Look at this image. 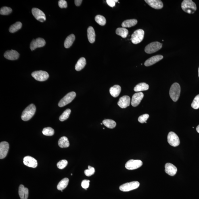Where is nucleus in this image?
Instances as JSON below:
<instances>
[{
    "label": "nucleus",
    "mask_w": 199,
    "mask_h": 199,
    "mask_svg": "<svg viewBox=\"0 0 199 199\" xmlns=\"http://www.w3.org/2000/svg\"><path fill=\"white\" fill-rule=\"evenodd\" d=\"M32 13L34 18L37 20L43 22L46 20V16L43 11L37 8L32 9Z\"/></svg>",
    "instance_id": "f8f14e48"
},
{
    "label": "nucleus",
    "mask_w": 199,
    "mask_h": 199,
    "mask_svg": "<svg viewBox=\"0 0 199 199\" xmlns=\"http://www.w3.org/2000/svg\"><path fill=\"white\" fill-rule=\"evenodd\" d=\"M137 23V20L135 19L126 20L122 23V26L124 28H131L136 25Z\"/></svg>",
    "instance_id": "bb28decb"
},
{
    "label": "nucleus",
    "mask_w": 199,
    "mask_h": 199,
    "mask_svg": "<svg viewBox=\"0 0 199 199\" xmlns=\"http://www.w3.org/2000/svg\"><path fill=\"white\" fill-rule=\"evenodd\" d=\"M103 124V123H101V125H102Z\"/></svg>",
    "instance_id": "de8ad7c7"
},
{
    "label": "nucleus",
    "mask_w": 199,
    "mask_h": 199,
    "mask_svg": "<svg viewBox=\"0 0 199 199\" xmlns=\"http://www.w3.org/2000/svg\"><path fill=\"white\" fill-rule=\"evenodd\" d=\"M140 184L139 182L137 181H132L131 182L126 183L121 185L120 189L123 192H128V191L134 190L138 188Z\"/></svg>",
    "instance_id": "0eeeda50"
},
{
    "label": "nucleus",
    "mask_w": 199,
    "mask_h": 199,
    "mask_svg": "<svg viewBox=\"0 0 199 199\" xmlns=\"http://www.w3.org/2000/svg\"><path fill=\"white\" fill-rule=\"evenodd\" d=\"M54 130L51 127L44 128L42 131L43 134L47 136H51L54 134Z\"/></svg>",
    "instance_id": "72a5a7b5"
},
{
    "label": "nucleus",
    "mask_w": 199,
    "mask_h": 199,
    "mask_svg": "<svg viewBox=\"0 0 199 199\" xmlns=\"http://www.w3.org/2000/svg\"><path fill=\"white\" fill-rule=\"evenodd\" d=\"M36 107L33 104H31L27 107L23 112L21 118L24 121H28L32 118L35 113Z\"/></svg>",
    "instance_id": "f03ea898"
},
{
    "label": "nucleus",
    "mask_w": 199,
    "mask_h": 199,
    "mask_svg": "<svg viewBox=\"0 0 199 199\" xmlns=\"http://www.w3.org/2000/svg\"><path fill=\"white\" fill-rule=\"evenodd\" d=\"M88 168V169L85 170V171H84V173H85L86 176L89 177L94 175V174L95 173V169L94 168L90 166H89Z\"/></svg>",
    "instance_id": "4c0bfd02"
},
{
    "label": "nucleus",
    "mask_w": 199,
    "mask_h": 199,
    "mask_svg": "<svg viewBox=\"0 0 199 199\" xmlns=\"http://www.w3.org/2000/svg\"><path fill=\"white\" fill-rule=\"evenodd\" d=\"M59 146L61 148H66L70 146V143L66 137H63L59 140Z\"/></svg>",
    "instance_id": "a878e982"
},
{
    "label": "nucleus",
    "mask_w": 199,
    "mask_h": 199,
    "mask_svg": "<svg viewBox=\"0 0 199 199\" xmlns=\"http://www.w3.org/2000/svg\"><path fill=\"white\" fill-rule=\"evenodd\" d=\"M32 75L36 80L40 82L45 81L49 77V74L43 70L34 71L32 73Z\"/></svg>",
    "instance_id": "6e6552de"
},
{
    "label": "nucleus",
    "mask_w": 199,
    "mask_h": 199,
    "mask_svg": "<svg viewBox=\"0 0 199 199\" xmlns=\"http://www.w3.org/2000/svg\"><path fill=\"white\" fill-rule=\"evenodd\" d=\"M86 64H87V62L85 58L83 57L80 58L76 65L75 66L76 70L78 71L81 70L85 67Z\"/></svg>",
    "instance_id": "393cba45"
},
{
    "label": "nucleus",
    "mask_w": 199,
    "mask_h": 199,
    "mask_svg": "<svg viewBox=\"0 0 199 199\" xmlns=\"http://www.w3.org/2000/svg\"><path fill=\"white\" fill-rule=\"evenodd\" d=\"M58 5L61 8H66L67 7V3L65 0H60L58 2Z\"/></svg>",
    "instance_id": "79ce46f5"
},
{
    "label": "nucleus",
    "mask_w": 199,
    "mask_h": 199,
    "mask_svg": "<svg viewBox=\"0 0 199 199\" xmlns=\"http://www.w3.org/2000/svg\"><path fill=\"white\" fill-rule=\"evenodd\" d=\"M76 93L74 91L68 93L58 103V106L60 108L65 106L72 102L75 98Z\"/></svg>",
    "instance_id": "423d86ee"
},
{
    "label": "nucleus",
    "mask_w": 199,
    "mask_h": 199,
    "mask_svg": "<svg viewBox=\"0 0 199 199\" xmlns=\"http://www.w3.org/2000/svg\"><path fill=\"white\" fill-rule=\"evenodd\" d=\"M181 88L179 83H175L170 87L169 94L170 98L175 102H176L179 98L180 94Z\"/></svg>",
    "instance_id": "7ed1b4c3"
},
{
    "label": "nucleus",
    "mask_w": 199,
    "mask_h": 199,
    "mask_svg": "<svg viewBox=\"0 0 199 199\" xmlns=\"http://www.w3.org/2000/svg\"><path fill=\"white\" fill-rule=\"evenodd\" d=\"M82 0H75L74 1V3L76 6H79L82 3Z\"/></svg>",
    "instance_id": "c03bdc74"
},
{
    "label": "nucleus",
    "mask_w": 199,
    "mask_h": 199,
    "mask_svg": "<svg viewBox=\"0 0 199 199\" xmlns=\"http://www.w3.org/2000/svg\"><path fill=\"white\" fill-rule=\"evenodd\" d=\"M23 163L24 165L28 167L36 168L38 165L37 160L30 156H26L23 159Z\"/></svg>",
    "instance_id": "4468645a"
},
{
    "label": "nucleus",
    "mask_w": 199,
    "mask_h": 199,
    "mask_svg": "<svg viewBox=\"0 0 199 199\" xmlns=\"http://www.w3.org/2000/svg\"><path fill=\"white\" fill-rule=\"evenodd\" d=\"M196 130L197 132L198 133H199V125L197 126V127Z\"/></svg>",
    "instance_id": "a18cd8bd"
},
{
    "label": "nucleus",
    "mask_w": 199,
    "mask_h": 199,
    "mask_svg": "<svg viewBox=\"0 0 199 199\" xmlns=\"http://www.w3.org/2000/svg\"><path fill=\"white\" fill-rule=\"evenodd\" d=\"M145 2L152 8L160 9L163 6V3L160 0H145Z\"/></svg>",
    "instance_id": "a211bd4d"
},
{
    "label": "nucleus",
    "mask_w": 199,
    "mask_h": 199,
    "mask_svg": "<svg viewBox=\"0 0 199 199\" xmlns=\"http://www.w3.org/2000/svg\"><path fill=\"white\" fill-rule=\"evenodd\" d=\"M192 108L195 109L199 108V95L195 97L191 105Z\"/></svg>",
    "instance_id": "e433bc0d"
},
{
    "label": "nucleus",
    "mask_w": 199,
    "mask_h": 199,
    "mask_svg": "<svg viewBox=\"0 0 199 199\" xmlns=\"http://www.w3.org/2000/svg\"><path fill=\"white\" fill-rule=\"evenodd\" d=\"M149 88L148 84L145 83H141L136 86L134 88V91L135 92H141L147 91Z\"/></svg>",
    "instance_id": "c85d7f7f"
},
{
    "label": "nucleus",
    "mask_w": 199,
    "mask_h": 199,
    "mask_svg": "<svg viewBox=\"0 0 199 199\" xmlns=\"http://www.w3.org/2000/svg\"><path fill=\"white\" fill-rule=\"evenodd\" d=\"M71 113V110L70 109H67L66 111H65L62 115L59 118V120L61 121H64L66 120L69 117Z\"/></svg>",
    "instance_id": "f704fd0d"
},
{
    "label": "nucleus",
    "mask_w": 199,
    "mask_h": 199,
    "mask_svg": "<svg viewBox=\"0 0 199 199\" xmlns=\"http://www.w3.org/2000/svg\"><path fill=\"white\" fill-rule=\"evenodd\" d=\"M75 39V36L74 34H70L66 38L64 42V47L66 49L69 48L73 44Z\"/></svg>",
    "instance_id": "b1692460"
},
{
    "label": "nucleus",
    "mask_w": 199,
    "mask_h": 199,
    "mask_svg": "<svg viewBox=\"0 0 199 199\" xmlns=\"http://www.w3.org/2000/svg\"><path fill=\"white\" fill-rule=\"evenodd\" d=\"M95 20L97 23L101 26H104L106 24V19L104 17L100 15H97L95 18Z\"/></svg>",
    "instance_id": "473e14b6"
},
{
    "label": "nucleus",
    "mask_w": 199,
    "mask_h": 199,
    "mask_svg": "<svg viewBox=\"0 0 199 199\" xmlns=\"http://www.w3.org/2000/svg\"><path fill=\"white\" fill-rule=\"evenodd\" d=\"M131 103V99L128 95H124L120 99L118 105L120 108H125L129 106Z\"/></svg>",
    "instance_id": "dca6fc26"
},
{
    "label": "nucleus",
    "mask_w": 199,
    "mask_h": 199,
    "mask_svg": "<svg viewBox=\"0 0 199 199\" xmlns=\"http://www.w3.org/2000/svg\"><path fill=\"white\" fill-rule=\"evenodd\" d=\"M22 23L20 22H17L10 27L9 29V32L11 33H14L21 29L22 27Z\"/></svg>",
    "instance_id": "2f4dec72"
},
{
    "label": "nucleus",
    "mask_w": 199,
    "mask_h": 199,
    "mask_svg": "<svg viewBox=\"0 0 199 199\" xmlns=\"http://www.w3.org/2000/svg\"><path fill=\"white\" fill-rule=\"evenodd\" d=\"M71 175L72 176V174H71Z\"/></svg>",
    "instance_id": "09e8293b"
},
{
    "label": "nucleus",
    "mask_w": 199,
    "mask_h": 199,
    "mask_svg": "<svg viewBox=\"0 0 199 199\" xmlns=\"http://www.w3.org/2000/svg\"><path fill=\"white\" fill-rule=\"evenodd\" d=\"M9 143L6 141L2 142L0 143V159H3L6 156L9 149Z\"/></svg>",
    "instance_id": "ddd939ff"
},
{
    "label": "nucleus",
    "mask_w": 199,
    "mask_h": 199,
    "mask_svg": "<svg viewBox=\"0 0 199 199\" xmlns=\"http://www.w3.org/2000/svg\"><path fill=\"white\" fill-rule=\"evenodd\" d=\"M162 55H157L149 58L145 61L144 65L145 66H149L156 64L163 58Z\"/></svg>",
    "instance_id": "6ab92c4d"
},
{
    "label": "nucleus",
    "mask_w": 199,
    "mask_h": 199,
    "mask_svg": "<svg viewBox=\"0 0 199 199\" xmlns=\"http://www.w3.org/2000/svg\"><path fill=\"white\" fill-rule=\"evenodd\" d=\"M162 47V44L158 42H154L149 44L145 48V51L148 54L154 53L159 50Z\"/></svg>",
    "instance_id": "20e7f679"
},
{
    "label": "nucleus",
    "mask_w": 199,
    "mask_h": 199,
    "mask_svg": "<svg viewBox=\"0 0 199 199\" xmlns=\"http://www.w3.org/2000/svg\"><path fill=\"white\" fill-rule=\"evenodd\" d=\"M69 182V180L67 178H65L61 180L57 185V189L62 192V190L67 187Z\"/></svg>",
    "instance_id": "cd10ccee"
},
{
    "label": "nucleus",
    "mask_w": 199,
    "mask_h": 199,
    "mask_svg": "<svg viewBox=\"0 0 199 199\" xmlns=\"http://www.w3.org/2000/svg\"><path fill=\"white\" fill-rule=\"evenodd\" d=\"M145 32L142 29L135 31L132 34L131 40L132 43L135 44L140 43L144 38Z\"/></svg>",
    "instance_id": "39448f33"
},
{
    "label": "nucleus",
    "mask_w": 199,
    "mask_h": 199,
    "mask_svg": "<svg viewBox=\"0 0 199 199\" xmlns=\"http://www.w3.org/2000/svg\"><path fill=\"white\" fill-rule=\"evenodd\" d=\"M116 33L123 38H125L129 34V31L125 28H118L116 30Z\"/></svg>",
    "instance_id": "c756f323"
},
{
    "label": "nucleus",
    "mask_w": 199,
    "mask_h": 199,
    "mask_svg": "<svg viewBox=\"0 0 199 199\" xmlns=\"http://www.w3.org/2000/svg\"><path fill=\"white\" fill-rule=\"evenodd\" d=\"M149 118V115L148 114H144L139 116L138 118V121L141 123H146V121Z\"/></svg>",
    "instance_id": "ea45409f"
},
{
    "label": "nucleus",
    "mask_w": 199,
    "mask_h": 199,
    "mask_svg": "<svg viewBox=\"0 0 199 199\" xmlns=\"http://www.w3.org/2000/svg\"><path fill=\"white\" fill-rule=\"evenodd\" d=\"M143 97H144V95L141 92L134 94L132 99L131 102L132 106L134 107L138 106L143 98Z\"/></svg>",
    "instance_id": "2eb2a0df"
},
{
    "label": "nucleus",
    "mask_w": 199,
    "mask_h": 199,
    "mask_svg": "<svg viewBox=\"0 0 199 199\" xmlns=\"http://www.w3.org/2000/svg\"><path fill=\"white\" fill-rule=\"evenodd\" d=\"M68 162L66 160H62L59 162L57 164V166L59 169H64L67 165Z\"/></svg>",
    "instance_id": "58836bf2"
},
{
    "label": "nucleus",
    "mask_w": 199,
    "mask_h": 199,
    "mask_svg": "<svg viewBox=\"0 0 199 199\" xmlns=\"http://www.w3.org/2000/svg\"><path fill=\"white\" fill-rule=\"evenodd\" d=\"M46 42L45 40L42 38H39L32 40L30 45V49L32 51L38 48L44 46Z\"/></svg>",
    "instance_id": "9b49d317"
},
{
    "label": "nucleus",
    "mask_w": 199,
    "mask_h": 199,
    "mask_svg": "<svg viewBox=\"0 0 199 199\" xmlns=\"http://www.w3.org/2000/svg\"><path fill=\"white\" fill-rule=\"evenodd\" d=\"M121 87L118 85H115L113 87H111L110 89V95L112 97H116L119 96L121 91Z\"/></svg>",
    "instance_id": "5701e85b"
},
{
    "label": "nucleus",
    "mask_w": 199,
    "mask_h": 199,
    "mask_svg": "<svg viewBox=\"0 0 199 199\" xmlns=\"http://www.w3.org/2000/svg\"><path fill=\"white\" fill-rule=\"evenodd\" d=\"M12 9L10 7H3L0 10V14L3 15H7L10 14L12 12Z\"/></svg>",
    "instance_id": "c9c22d12"
},
{
    "label": "nucleus",
    "mask_w": 199,
    "mask_h": 199,
    "mask_svg": "<svg viewBox=\"0 0 199 199\" xmlns=\"http://www.w3.org/2000/svg\"><path fill=\"white\" fill-rule=\"evenodd\" d=\"M118 2V0H107L106 2L110 7H114L115 6L116 3Z\"/></svg>",
    "instance_id": "37998d69"
},
{
    "label": "nucleus",
    "mask_w": 199,
    "mask_h": 199,
    "mask_svg": "<svg viewBox=\"0 0 199 199\" xmlns=\"http://www.w3.org/2000/svg\"><path fill=\"white\" fill-rule=\"evenodd\" d=\"M103 123L106 127L110 129H114L116 125V122L112 120H104L103 121Z\"/></svg>",
    "instance_id": "7c9ffc66"
},
{
    "label": "nucleus",
    "mask_w": 199,
    "mask_h": 199,
    "mask_svg": "<svg viewBox=\"0 0 199 199\" xmlns=\"http://www.w3.org/2000/svg\"><path fill=\"white\" fill-rule=\"evenodd\" d=\"M167 141L171 146L174 147L178 146L180 144L179 137L173 132H170L167 136Z\"/></svg>",
    "instance_id": "1a4fd4ad"
},
{
    "label": "nucleus",
    "mask_w": 199,
    "mask_h": 199,
    "mask_svg": "<svg viewBox=\"0 0 199 199\" xmlns=\"http://www.w3.org/2000/svg\"><path fill=\"white\" fill-rule=\"evenodd\" d=\"M19 194L21 199H28V189L23 185H20L19 189Z\"/></svg>",
    "instance_id": "412c9836"
},
{
    "label": "nucleus",
    "mask_w": 199,
    "mask_h": 199,
    "mask_svg": "<svg viewBox=\"0 0 199 199\" xmlns=\"http://www.w3.org/2000/svg\"><path fill=\"white\" fill-rule=\"evenodd\" d=\"M90 180H84L82 181L81 185L82 188L87 189L89 186Z\"/></svg>",
    "instance_id": "a19ab883"
},
{
    "label": "nucleus",
    "mask_w": 199,
    "mask_h": 199,
    "mask_svg": "<svg viewBox=\"0 0 199 199\" xmlns=\"http://www.w3.org/2000/svg\"><path fill=\"white\" fill-rule=\"evenodd\" d=\"M182 9L188 14H193L197 10V6L194 2L191 0H184L181 3Z\"/></svg>",
    "instance_id": "f257e3e1"
},
{
    "label": "nucleus",
    "mask_w": 199,
    "mask_h": 199,
    "mask_svg": "<svg viewBox=\"0 0 199 199\" xmlns=\"http://www.w3.org/2000/svg\"><path fill=\"white\" fill-rule=\"evenodd\" d=\"M198 76L199 77V69H198Z\"/></svg>",
    "instance_id": "49530a36"
},
{
    "label": "nucleus",
    "mask_w": 199,
    "mask_h": 199,
    "mask_svg": "<svg viewBox=\"0 0 199 199\" xmlns=\"http://www.w3.org/2000/svg\"><path fill=\"white\" fill-rule=\"evenodd\" d=\"M143 163L141 160H130L126 163V169L129 170H133L138 169L142 165Z\"/></svg>",
    "instance_id": "9d476101"
},
{
    "label": "nucleus",
    "mask_w": 199,
    "mask_h": 199,
    "mask_svg": "<svg viewBox=\"0 0 199 199\" xmlns=\"http://www.w3.org/2000/svg\"><path fill=\"white\" fill-rule=\"evenodd\" d=\"M19 55V53L18 52L12 49L6 52L4 55V56L7 60H15L18 59Z\"/></svg>",
    "instance_id": "f3484780"
},
{
    "label": "nucleus",
    "mask_w": 199,
    "mask_h": 199,
    "mask_svg": "<svg viewBox=\"0 0 199 199\" xmlns=\"http://www.w3.org/2000/svg\"><path fill=\"white\" fill-rule=\"evenodd\" d=\"M88 39L90 43H93L95 41V34L94 29L91 26L89 27L87 30Z\"/></svg>",
    "instance_id": "4be33fe9"
},
{
    "label": "nucleus",
    "mask_w": 199,
    "mask_h": 199,
    "mask_svg": "<svg viewBox=\"0 0 199 199\" xmlns=\"http://www.w3.org/2000/svg\"><path fill=\"white\" fill-rule=\"evenodd\" d=\"M177 168L173 164L170 163H167L165 165V171L166 173L170 176H175L176 174Z\"/></svg>",
    "instance_id": "aec40b11"
}]
</instances>
